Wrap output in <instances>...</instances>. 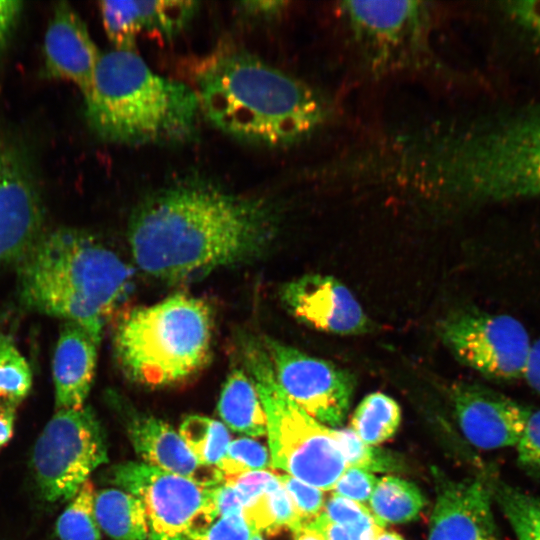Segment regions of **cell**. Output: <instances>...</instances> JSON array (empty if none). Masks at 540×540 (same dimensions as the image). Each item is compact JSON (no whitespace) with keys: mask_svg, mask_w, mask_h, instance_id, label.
Instances as JSON below:
<instances>
[{"mask_svg":"<svg viewBox=\"0 0 540 540\" xmlns=\"http://www.w3.org/2000/svg\"><path fill=\"white\" fill-rule=\"evenodd\" d=\"M279 223L269 200L186 179L139 204L129 222L128 241L143 272L178 282L262 256Z\"/></svg>","mask_w":540,"mask_h":540,"instance_id":"obj_1","label":"cell"},{"mask_svg":"<svg viewBox=\"0 0 540 540\" xmlns=\"http://www.w3.org/2000/svg\"><path fill=\"white\" fill-rule=\"evenodd\" d=\"M193 90L200 111L219 130L266 147L297 143L326 118L308 86L236 48H221L197 65Z\"/></svg>","mask_w":540,"mask_h":540,"instance_id":"obj_2","label":"cell"},{"mask_svg":"<svg viewBox=\"0 0 540 540\" xmlns=\"http://www.w3.org/2000/svg\"><path fill=\"white\" fill-rule=\"evenodd\" d=\"M16 264L25 308L74 322L98 342L132 279L131 268L112 250L74 228L42 233Z\"/></svg>","mask_w":540,"mask_h":540,"instance_id":"obj_3","label":"cell"},{"mask_svg":"<svg viewBox=\"0 0 540 540\" xmlns=\"http://www.w3.org/2000/svg\"><path fill=\"white\" fill-rule=\"evenodd\" d=\"M421 175L471 201L540 198V108L477 124L428 147Z\"/></svg>","mask_w":540,"mask_h":540,"instance_id":"obj_4","label":"cell"},{"mask_svg":"<svg viewBox=\"0 0 540 540\" xmlns=\"http://www.w3.org/2000/svg\"><path fill=\"white\" fill-rule=\"evenodd\" d=\"M83 95L90 128L117 144L183 142L193 135L201 112L193 88L155 73L133 51L101 54Z\"/></svg>","mask_w":540,"mask_h":540,"instance_id":"obj_5","label":"cell"},{"mask_svg":"<svg viewBox=\"0 0 540 540\" xmlns=\"http://www.w3.org/2000/svg\"><path fill=\"white\" fill-rule=\"evenodd\" d=\"M212 335L209 304L177 293L124 314L114 332V354L133 382L167 387L186 381L207 365Z\"/></svg>","mask_w":540,"mask_h":540,"instance_id":"obj_6","label":"cell"},{"mask_svg":"<svg viewBox=\"0 0 540 540\" xmlns=\"http://www.w3.org/2000/svg\"><path fill=\"white\" fill-rule=\"evenodd\" d=\"M242 354L265 411L271 465L322 491L332 490L347 468L333 428L309 416L283 391L264 345L247 340Z\"/></svg>","mask_w":540,"mask_h":540,"instance_id":"obj_7","label":"cell"},{"mask_svg":"<svg viewBox=\"0 0 540 540\" xmlns=\"http://www.w3.org/2000/svg\"><path fill=\"white\" fill-rule=\"evenodd\" d=\"M107 461L104 431L88 406L58 409L36 439L31 455L35 484L49 503L70 500Z\"/></svg>","mask_w":540,"mask_h":540,"instance_id":"obj_8","label":"cell"},{"mask_svg":"<svg viewBox=\"0 0 540 540\" xmlns=\"http://www.w3.org/2000/svg\"><path fill=\"white\" fill-rule=\"evenodd\" d=\"M107 478L141 501L151 540H189L215 520L213 486L133 461L112 466Z\"/></svg>","mask_w":540,"mask_h":540,"instance_id":"obj_9","label":"cell"},{"mask_svg":"<svg viewBox=\"0 0 540 540\" xmlns=\"http://www.w3.org/2000/svg\"><path fill=\"white\" fill-rule=\"evenodd\" d=\"M438 331L453 356L479 374L499 381L523 378L533 341L516 318L460 309L448 313Z\"/></svg>","mask_w":540,"mask_h":540,"instance_id":"obj_10","label":"cell"},{"mask_svg":"<svg viewBox=\"0 0 540 540\" xmlns=\"http://www.w3.org/2000/svg\"><path fill=\"white\" fill-rule=\"evenodd\" d=\"M263 345L275 378L288 397L318 422L332 428L341 425L354 394V376L275 339L266 338Z\"/></svg>","mask_w":540,"mask_h":540,"instance_id":"obj_11","label":"cell"},{"mask_svg":"<svg viewBox=\"0 0 540 540\" xmlns=\"http://www.w3.org/2000/svg\"><path fill=\"white\" fill-rule=\"evenodd\" d=\"M281 299L297 320L321 332L351 336L371 328L355 295L331 275L311 273L289 281L281 289Z\"/></svg>","mask_w":540,"mask_h":540,"instance_id":"obj_12","label":"cell"},{"mask_svg":"<svg viewBox=\"0 0 540 540\" xmlns=\"http://www.w3.org/2000/svg\"><path fill=\"white\" fill-rule=\"evenodd\" d=\"M435 502L427 540H500L485 473L454 480L432 468Z\"/></svg>","mask_w":540,"mask_h":540,"instance_id":"obj_13","label":"cell"},{"mask_svg":"<svg viewBox=\"0 0 540 540\" xmlns=\"http://www.w3.org/2000/svg\"><path fill=\"white\" fill-rule=\"evenodd\" d=\"M43 210L31 171L0 143V264L17 262L42 234Z\"/></svg>","mask_w":540,"mask_h":540,"instance_id":"obj_14","label":"cell"},{"mask_svg":"<svg viewBox=\"0 0 540 540\" xmlns=\"http://www.w3.org/2000/svg\"><path fill=\"white\" fill-rule=\"evenodd\" d=\"M449 399L458 427L471 445L483 450L517 445L527 406L468 382L453 384Z\"/></svg>","mask_w":540,"mask_h":540,"instance_id":"obj_15","label":"cell"},{"mask_svg":"<svg viewBox=\"0 0 540 540\" xmlns=\"http://www.w3.org/2000/svg\"><path fill=\"white\" fill-rule=\"evenodd\" d=\"M340 9L358 41L380 60L417 45L427 18L418 1H345Z\"/></svg>","mask_w":540,"mask_h":540,"instance_id":"obj_16","label":"cell"},{"mask_svg":"<svg viewBox=\"0 0 540 540\" xmlns=\"http://www.w3.org/2000/svg\"><path fill=\"white\" fill-rule=\"evenodd\" d=\"M43 50L47 76L68 80L85 94L101 53L86 24L67 2H59L54 7Z\"/></svg>","mask_w":540,"mask_h":540,"instance_id":"obj_17","label":"cell"},{"mask_svg":"<svg viewBox=\"0 0 540 540\" xmlns=\"http://www.w3.org/2000/svg\"><path fill=\"white\" fill-rule=\"evenodd\" d=\"M195 1H100L103 27L115 49L135 52L140 33L173 37L198 11Z\"/></svg>","mask_w":540,"mask_h":540,"instance_id":"obj_18","label":"cell"},{"mask_svg":"<svg viewBox=\"0 0 540 540\" xmlns=\"http://www.w3.org/2000/svg\"><path fill=\"white\" fill-rule=\"evenodd\" d=\"M127 432L135 452L143 463L212 487L223 481L217 467L201 464L188 449L179 433L168 423L144 414H134Z\"/></svg>","mask_w":540,"mask_h":540,"instance_id":"obj_19","label":"cell"},{"mask_svg":"<svg viewBox=\"0 0 540 540\" xmlns=\"http://www.w3.org/2000/svg\"><path fill=\"white\" fill-rule=\"evenodd\" d=\"M99 343L74 322L64 321L61 325L52 361L57 410L85 406L94 380Z\"/></svg>","mask_w":540,"mask_h":540,"instance_id":"obj_20","label":"cell"},{"mask_svg":"<svg viewBox=\"0 0 540 540\" xmlns=\"http://www.w3.org/2000/svg\"><path fill=\"white\" fill-rule=\"evenodd\" d=\"M218 413L233 431L260 437L266 434V415L257 389L242 369H234L222 388Z\"/></svg>","mask_w":540,"mask_h":540,"instance_id":"obj_21","label":"cell"},{"mask_svg":"<svg viewBox=\"0 0 540 540\" xmlns=\"http://www.w3.org/2000/svg\"><path fill=\"white\" fill-rule=\"evenodd\" d=\"M97 523L113 540H147L149 527L141 501L127 491L102 489L95 494Z\"/></svg>","mask_w":540,"mask_h":540,"instance_id":"obj_22","label":"cell"},{"mask_svg":"<svg viewBox=\"0 0 540 540\" xmlns=\"http://www.w3.org/2000/svg\"><path fill=\"white\" fill-rule=\"evenodd\" d=\"M242 516L251 531L274 534L302 525L278 475L243 504Z\"/></svg>","mask_w":540,"mask_h":540,"instance_id":"obj_23","label":"cell"},{"mask_svg":"<svg viewBox=\"0 0 540 540\" xmlns=\"http://www.w3.org/2000/svg\"><path fill=\"white\" fill-rule=\"evenodd\" d=\"M425 504V496L414 483L394 475L378 479L368 502L370 512L381 526L410 522Z\"/></svg>","mask_w":540,"mask_h":540,"instance_id":"obj_24","label":"cell"},{"mask_svg":"<svg viewBox=\"0 0 540 540\" xmlns=\"http://www.w3.org/2000/svg\"><path fill=\"white\" fill-rule=\"evenodd\" d=\"M493 500L498 504L517 540H540V497L486 472Z\"/></svg>","mask_w":540,"mask_h":540,"instance_id":"obj_25","label":"cell"},{"mask_svg":"<svg viewBox=\"0 0 540 540\" xmlns=\"http://www.w3.org/2000/svg\"><path fill=\"white\" fill-rule=\"evenodd\" d=\"M401 422V408L382 392L366 395L355 408L350 429L366 444L379 445L390 439Z\"/></svg>","mask_w":540,"mask_h":540,"instance_id":"obj_26","label":"cell"},{"mask_svg":"<svg viewBox=\"0 0 540 540\" xmlns=\"http://www.w3.org/2000/svg\"><path fill=\"white\" fill-rule=\"evenodd\" d=\"M179 435L203 465L216 467L230 443L227 428L219 421L203 415H189L179 428Z\"/></svg>","mask_w":540,"mask_h":540,"instance_id":"obj_27","label":"cell"},{"mask_svg":"<svg viewBox=\"0 0 540 540\" xmlns=\"http://www.w3.org/2000/svg\"><path fill=\"white\" fill-rule=\"evenodd\" d=\"M95 494L94 484L89 479L69 500L55 525L58 540L101 539L94 510Z\"/></svg>","mask_w":540,"mask_h":540,"instance_id":"obj_28","label":"cell"},{"mask_svg":"<svg viewBox=\"0 0 540 540\" xmlns=\"http://www.w3.org/2000/svg\"><path fill=\"white\" fill-rule=\"evenodd\" d=\"M32 371L13 339L0 333V404L17 408L32 388Z\"/></svg>","mask_w":540,"mask_h":540,"instance_id":"obj_29","label":"cell"},{"mask_svg":"<svg viewBox=\"0 0 540 540\" xmlns=\"http://www.w3.org/2000/svg\"><path fill=\"white\" fill-rule=\"evenodd\" d=\"M333 436L347 467L368 472H388L399 465L391 452L366 444L350 428H333Z\"/></svg>","mask_w":540,"mask_h":540,"instance_id":"obj_30","label":"cell"},{"mask_svg":"<svg viewBox=\"0 0 540 540\" xmlns=\"http://www.w3.org/2000/svg\"><path fill=\"white\" fill-rule=\"evenodd\" d=\"M271 465L268 449L250 438L230 441L225 455L217 464L223 480L246 473L268 470Z\"/></svg>","mask_w":540,"mask_h":540,"instance_id":"obj_31","label":"cell"},{"mask_svg":"<svg viewBox=\"0 0 540 540\" xmlns=\"http://www.w3.org/2000/svg\"><path fill=\"white\" fill-rule=\"evenodd\" d=\"M278 478L302 524L309 523L322 514L325 502L321 489L287 474L278 475Z\"/></svg>","mask_w":540,"mask_h":540,"instance_id":"obj_32","label":"cell"},{"mask_svg":"<svg viewBox=\"0 0 540 540\" xmlns=\"http://www.w3.org/2000/svg\"><path fill=\"white\" fill-rule=\"evenodd\" d=\"M515 447L519 466L540 478V408L527 406L524 428Z\"/></svg>","mask_w":540,"mask_h":540,"instance_id":"obj_33","label":"cell"},{"mask_svg":"<svg viewBox=\"0 0 540 540\" xmlns=\"http://www.w3.org/2000/svg\"><path fill=\"white\" fill-rule=\"evenodd\" d=\"M377 482L378 479L373 473L359 468L347 467L332 490L336 495L366 506Z\"/></svg>","mask_w":540,"mask_h":540,"instance_id":"obj_34","label":"cell"},{"mask_svg":"<svg viewBox=\"0 0 540 540\" xmlns=\"http://www.w3.org/2000/svg\"><path fill=\"white\" fill-rule=\"evenodd\" d=\"M322 515L343 527L354 526L373 516L367 506L336 494L325 502Z\"/></svg>","mask_w":540,"mask_h":540,"instance_id":"obj_35","label":"cell"},{"mask_svg":"<svg viewBox=\"0 0 540 540\" xmlns=\"http://www.w3.org/2000/svg\"><path fill=\"white\" fill-rule=\"evenodd\" d=\"M251 530L242 514L234 513L213 521L189 540H250Z\"/></svg>","mask_w":540,"mask_h":540,"instance_id":"obj_36","label":"cell"},{"mask_svg":"<svg viewBox=\"0 0 540 540\" xmlns=\"http://www.w3.org/2000/svg\"><path fill=\"white\" fill-rule=\"evenodd\" d=\"M505 10L540 46V0L512 1Z\"/></svg>","mask_w":540,"mask_h":540,"instance_id":"obj_37","label":"cell"},{"mask_svg":"<svg viewBox=\"0 0 540 540\" xmlns=\"http://www.w3.org/2000/svg\"><path fill=\"white\" fill-rule=\"evenodd\" d=\"M212 502L215 520L228 514H242V500L237 490L227 482L222 481L212 487Z\"/></svg>","mask_w":540,"mask_h":540,"instance_id":"obj_38","label":"cell"},{"mask_svg":"<svg viewBox=\"0 0 540 540\" xmlns=\"http://www.w3.org/2000/svg\"><path fill=\"white\" fill-rule=\"evenodd\" d=\"M23 9V2L0 0V56L16 28Z\"/></svg>","mask_w":540,"mask_h":540,"instance_id":"obj_39","label":"cell"},{"mask_svg":"<svg viewBox=\"0 0 540 540\" xmlns=\"http://www.w3.org/2000/svg\"><path fill=\"white\" fill-rule=\"evenodd\" d=\"M244 14L258 19H270L279 15L287 5L283 1H244L239 3Z\"/></svg>","mask_w":540,"mask_h":540,"instance_id":"obj_40","label":"cell"},{"mask_svg":"<svg viewBox=\"0 0 540 540\" xmlns=\"http://www.w3.org/2000/svg\"><path fill=\"white\" fill-rule=\"evenodd\" d=\"M522 379L540 395V338L532 343Z\"/></svg>","mask_w":540,"mask_h":540,"instance_id":"obj_41","label":"cell"},{"mask_svg":"<svg viewBox=\"0 0 540 540\" xmlns=\"http://www.w3.org/2000/svg\"><path fill=\"white\" fill-rule=\"evenodd\" d=\"M311 522L323 532L326 540H351L345 527L330 522L322 514Z\"/></svg>","mask_w":540,"mask_h":540,"instance_id":"obj_42","label":"cell"},{"mask_svg":"<svg viewBox=\"0 0 540 540\" xmlns=\"http://www.w3.org/2000/svg\"><path fill=\"white\" fill-rule=\"evenodd\" d=\"M16 409L0 404V449L12 437L15 423Z\"/></svg>","mask_w":540,"mask_h":540,"instance_id":"obj_43","label":"cell"},{"mask_svg":"<svg viewBox=\"0 0 540 540\" xmlns=\"http://www.w3.org/2000/svg\"><path fill=\"white\" fill-rule=\"evenodd\" d=\"M293 534L294 540H326L323 532L313 522L302 524Z\"/></svg>","mask_w":540,"mask_h":540,"instance_id":"obj_44","label":"cell"},{"mask_svg":"<svg viewBox=\"0 0 540 540\" xmlns=\"http://www.w3.org/2000/svg\"><path fill=\"white\" fill-rule=\"evenodd\" d=\"M373 540H405L394 531L386 530L383 526H377Z\"/></svg>","mask_w":540,"mask_h":540,"instance_id":"obj_45","label":"cell"},{"mask_svg":"<svg viewBox=\"0 0 540 540\" xmlns=\"http://www.w3.org/2000/svg\"><path fill=\"white\" fill-rule=\"evenodd\" d=\"M250 540H264L260 533L251 531V538Z\"/></svg>","mask_w":540,"mask_h":540,"instance_id":"obj_46","label":"cell"}]
</instances>
